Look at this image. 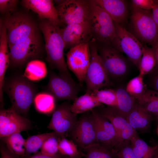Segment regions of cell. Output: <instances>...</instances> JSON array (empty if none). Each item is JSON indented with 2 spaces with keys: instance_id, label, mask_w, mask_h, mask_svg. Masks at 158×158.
<instances>
[{
  "instance_id": "48",
  "label": "cell",
  "mask_w": 158,
  "mask_h": 158,
  "mask_svg": "<svg viewBox=\"0 0 158 158\" xmlns=\"http://www.w3.org/2000/svg\"><path fill=\"white\" fill-rule=\"evenodd\" d=\"M157 132H158V129H157Z\"/></svg>"
},
{
  "instance_id": "40",
  "label": "cell",
  "mask_w": 158,
  "mask_h": 158,
  "mask_svg": "<svg viewBox=\"0 0 158 158\" xmlns=\"http://www.w3.org/2000/svg\"><path fill=\"white\" fill-rule=\"evenodd\" d=\"M147 74L150 89L158 92V64Z\"/></svg>"
},
{
  "instance_id": "36",
  "label": "cell",
  "mask_w": 158,
  "mask_h": 158,
  "mask_svg": "<svg viewBox=\"0 0 158 158\" xmlns=\"http://www.w3.org/2000/svg\"><path fill=\"white\" fill-rule=\"evenodd\" d=\"M58 151L63 155L70 157L82 155L74 142L65 138L60 139L58 145Z\"/></svg>"
},
{
  "instance_id": "6",
  "label": "cell",
  "mask_w": 158,
  "mask_h": 158,
  "mask_svg": "<svg viewBox=\"0 0 158 158\" xmlns=\"http://www.w3.org/2000/svg\"><path fill=\"white\" fill-rule=\"evenodd\" d=\"M4 21L9 47L23 39L37 35L36 25L28 15L14 13L6 15Z\"/></svg>"
},
{
  "instance_id": "13",
  "label": "cell",
  "mask_w": 158,
  "mask_h": 158,
  "mask_svg": "<svg viewBox=\"0 0 158 158\" xmlns=\"http://www.w3.org/2000/svg\"><path fill=\"white\" fill-rule=\"evenodd\" d=\"M69 135L78 147L84 150L98 143L95 124L91 113L82 115Z\"/></svg>"
},
{
  "instance_id": "47",
  "label": "cell",
  "mask_w": 158,
  "mask_h": 158,
  "mask_svg": "<svg viewBox=\"0 0 158 158\" xmlns=\"http://www.w3.org/2000/svg\"><path fill=\"white\" fill-rule=\"evenodd\" d=\"M153 158H158V152L153 157Z\"/></svg>"
},
{
  "instance_id": "19",
  "label": "cell",
  "mask_w": 158,
  "mask_h": 158,
  "mask_svg": "<svg viewBox=\"0 0 158 158\" xmlns=\"http://www.w3.org/2000/svg\"><path fill=\"white\" fill-rule=\"evenodd\" d=\"M128 122L135 130H145L151 124V114L142 105L137 102L127 116Z\"/></svg>"
},
{
  "instance_id": "3",
  "label": "cell",
  "mask_w": 158,
  "mask_h": 158,
  "mask_svg": "<svg viewBox=\"0 0 158 158\" xmlns=\"http://www.w3.org/2000/svg\"><path fill=\"white\" fill-rule=\"evenodd\" d=\"M90 13L88 21L90 28L92 41L101 45H111L116 33L114 22L102 8L90 0Z\"/></svg>"
},
{
  "instance_id": "7",
  "label": "cell",
  "mask_w": 158,
  "mask_h": 158,
  "mask_svg": "<svg viewBox=\"0 0 158 158\" xmlns=\"http://www.w3.org/2000/svg\"><path fill=\"white\" fill-rule=\"evenodd\" d=\"M89 45L90 62L85 81L86 92L88 93L109 86L112 83L102 62L96 44L92 41Z\"/></svg>"
},
{
  "instance_id": "45",
  "label": "cell",
  "mask_w": 158,
  "mask_h": 158,
  "mask_svg": "<svg viewBox=\"0 0 158 158\" xmlns=\"http://www.w3.org/2000/svg\"><path fill=\"white\" fill-rule=\"evenodd\" d=\"M154 51L155 56L157 62V65L158 64V42L154 46L152 47Z\"/></svg>"
},
{
  "instance_id": "20",
  "label": "cell",
  "mask_w": 158,
  "mask_h": 158,
  "mask_svg": "<svg viewBox=\"0 0 158 158\" xmlns=\"http://www.w3.org/2000/svg\"><path fill=\"white\" fill-rule=\"evenodd\" d=\"M7 149L18 158L26 157L25 140L20 133L12 134L1 138Z\"/></svg>"
},
{
  "instance_id": "42",
  "label": "cell",
  "mask_w": 158,
  "mask_h": 158,
  "mask_svg": "<svg viewBox=\"0 0 158 158\" xmlns=\"http://www.w3.org/2000/svg\"><path fill=\"white\" fill-rule=\"evenodd\" d=\"M65 156L59 152L55 155L50 156L43 154L40 152L25 158H64Z\"/></svg>"
},
{
  "instance_id": "22",
  "label": "cell",
  "mask_w": 158,
  "mask_h": 158,
  "mask_svg": "<svg viewBox=\"0 0 158 158\" xmlns=\"http://www.w3.org/2000/svg\"><path fill=\"white\" fill-rule=\"evenodd\" d=\"M56 100L49 92H41L35 95L33 100L35 107L38 112L49 114L53 113L56 107Z\"/></svg>"
},
{
  "instance_id": "15",
  "label": "cell",
  "mask_w": 158,
  "mask_h": 158,
  "mask_svg": "<svg viewBox=\"0 0 158 158\" xmlns=\"http://www.w3.org/2000/svg\"><path fill=\"white\" fill-rule=\"evenodd\" d=\"M47 88L56 100L74 101L77 97L79 87L74 81H71L54 72L49 74Z\"/></svg>"
},
{
  "instance_id": "38",
  "label": "cell",
  "mask_w": 158,
  "mask_h": 158,
  "mask_svg": "<svg viewBox=\"0 0 158 158\" xmlns=\"http://www.w3.org/2000/svg\"><path fill=\"white\" fill-rule=\"evenodd\" d=\"M137 135L136 130L128 122L117 134L118 141L120 143L126 140H130Z\"/></svg>"
},
{
  "instance_id": "25",
  "label": "cell",
  "mask_w": 158,
  "mask_h": 158,
  "mask_svg": "<svg viewBox=\"0 0 158 158\" xmlns=\"http://www.w3.org/2000/svg\"><path fill=\"white\" fill-rule=\"evenodd\" d=\"M130 141L136 158H153L158 152V145L150 146L138 135Z\"/></svg>"
},
{
  "instance_id": "31",
  "label": "cell",
  "mask_w": 158,
  "mask_h": 158,
  "mask_svg": "<svg viewBox=\"0 0 158 158\" xmlns=\"http://www.w3.org/2000/svg\"><path fill=\"white\" fill-rule=\"evenodd\" d=\"M91 93L101 104H104L109 107L117 106L115 90L111 89H101Z\"/></svg>"
},
{
  "instance_id": "27",
  "label": "cell",
  "mask_w": 158,
  "mask_h": 158,
  "mask_svg": "<svg viewBox=\"0 0 158 158\" xmlns=\"http://www.w3.org/2000/svg\"><path fill=\"white\" fill-rule=\"evenodd\" d=\"M157 65L153 49L145 44H144L142 55L138 69L139 74L144 76L151 72Z\"/></svg>"
},
{
  "instance_id": "23",
  "label": "cell",
  "mask_w": 158,
  "mask_h": 158,
  "mask_svg": "<svg viewBox=\"0 0 158 158\" xmlns=\"http://www.w3.org/2000/svg\"><path fill=\"white\" fill-rule=\"evenodd\" d=\"M47 73L45 63L35 59L27 63L23 76L30 81H37L44 78Z\"/></svg>"
},
{
  "instance_id": "1",
  "label": "cell",
  "mask_w": 158,
  "mask_h": 158,
  "mask_svg": "<svg viewBox=\"0 0 158 158\" xmlns=\"http://www.w3.org/2000/svg\"><path fill=\"white\" fill-rule=\"evenodd\" d=\"M40 28L44 38L47 60L51 67L57 70L61 76L74 81L65 61L64 50L65 46L60 28L46 20H42Z\"/></svg>"
},
{
  "instance_id": "18",
  "label": "cell",
  "mask_w": 158,
  "mask_h": 158,
  "mask_svg": "<svg viewBox=\"0 0 158 158\" xmlns=\"http://www.w3.org/2000/svg\"><path fill=\"white\" fill-rule=\"evenodd\" d=\"M105 11L114 23L123 25L128 15V7L123 0H93Z\"/></svg>"
},
{
  "instance_id": "39",
  "label": "cell",
  "mask_w": 158,
  "mask_h": 158,
  "mask_svg": "<svg viewBox=\"0 0 158 158\" xmlns=\"http://www.w3.org/2000/svg\"><path fill=\"white\" fill-rule=\"evenodd\" d=\"M17 0H0V11L6 15L11 14L16 10L18 4Z\"/></svg>"
},
{
  "instance_id": "46",
  "label": "cell",
  "mask_w": 158,
  "mask_h": 158,
  "mask_svg": "<svg viewBox=\"0 0 158 158\" xmlns=\"http://www.w3.org/2000/svg\"><path fill=\"white\" fill-rule=\"evenodd\" d=\"M81 156L82 155H80L74 157H70L65 156L64 158H81Z\"/></svg>"
},
{
  "instance_id": "2",
  "label": "cell",
  "mask_w": 158,
  "mask_h": 158,
  "mask_svg": "<svg viewBox=\"0 0 158 158\" xmlns=\"http://www.w3.org/2000/svg\"><path fill=\"white\" fill-rule=\"evenodd\" d=\"M32 83L23 76L15 77L4 85L3 89L11 102V107L21 115L27 114L33 102L35 89Z\"/></svg>"
},
{
  "instance_id": "4",
  "label": "cell",
  "mask_w": 158,
  "mask_h": 158,
  "mask_svg": "<svg viewBox=\"0 0 158 158\" xmlns=\"http://www.w3.org/2000/svg\"><path fill=\"white\" fill-rule=\"evenodd\" d=\"M130 17L131 33L140 41L154 46L158 42V29L152 11L132 5Z\"/></svg>"
},
{
  "instance_id": "10",
  "label": "cell",
  "mask_w": 158,
  "mask_h": 158,
  "mask_svg": "<svg viewBox=\"0 0 158 158\" xmlns=\"http://www.w3.org/2000/svg\"><path fill=\"white\" fill-rule=\"evenodd\" d=\"M37 35L23 39L9 47L10 65L21 67L26 63L35 59L41 53Z\"/></svg>"
},
{
  "instance_id": "14",
  "label": "cell",
  "mask_w": 158,
  "mask_h": 158,
  "mask_svg": "<svg viewBox=\"0 0 158 158\" xmlns=\"http://www.w3.org/2000/svg\"><path fill=\"white\" fill-rule=\"evenodd\" d=\"M31 127L30 121L11 107L0 111L1 138L12 134L28 130Z\"/></svg>"
},
{
  "instance_id": "12",
  "label": "cell",
  "mask_w": 158,
  "mask_h": 158,
  "mask_svg": "<svg viewBox=\"0 0 158 158\" xmlns=\"http://www.w3.org/2000/svg\"><path fill=\"white\" fill-rule=\"evenodd\" d=\"M68 101L56 107L52 113V117L47 128L52 130L61 138L69 134L75 126L78 119L76 115L71 111Z\"/></svg>"
},
{
  "instance_id": "21",
  "label": "cell",
  "mask_w": 158,
  "mask_h": 158,
  "mask_svg": "<svg viewBox=\"0 0 158 158\" xmlns=\"http://www.w3.org/2000/svg\"><path fill=\"white\" fill-rule=\"evenodd\" d=\"M101 105L91 93L85 92L75 99L70 105V109L73 113L77 115L91 111Z\"/></svg>"
},
{
  "instance_id": "8",
  "label": "cell",
  "mask_w": 158,
  "mask_h": 158,
  "mask_svg": "<svg viewBox=\"0 0 158 158\" xmlns=\"http://www.w3.org/2000/svg\"><path fill=\"white\" fill-rule=\"evenodd\" d=\"M98 50L104 67L110 78L121 79L128 73L129 65L128 61L111 45H101Z\"/></svg>"
},
{
  "instance_id": "5",
  "label": "cell",
  "mask_w": 158,
  "mask_h": 158,
  "mask_svg": "<svg viewBox=\"0 0 158 158\" xmlns=\"http://www.w3.org/2000/svg\"><path fill=\"white\" fill-rule=\"evenodd\" d=\"M114 24L116 33L111 46L120 52L125 54L138 69L144 45L123 25L115 23Z\"/></svg>"
},
{
  "instance_id": "16",
  "label": "cell",
  "mask_w": 158,
  "mask_h": 158,
  "mask_svg": "<svg viewBox=\"0 0 158 158\" xmlns=\"http://www.w3.org/2000/svg\"><path fill=\"white\" fill-rule=\"evenodd\" d=\"M65 49L71 48L80 44L88 42L92 37L90 24L87 20L77 24L67 25L60 28Z\"/></svg>"
},
{
  "instance_id": "49",
  "label": "cell",
  "mask_w": 158,
  "mask_h": 158,
  "mask_svg": "<svg viewBox=\"0 0 158 158\" xmlns=\"http://www.w3.org/2000/svg\"><path fill=\"white\" fill-rule=\"evenodd\" d=\"M157 118H158V116H157Z\"/></svg>"
},
{
  "instance_id": "28",
  "label": "cell",
  "mask_w": 158,
  "mask_h": 158,
  "mask_svg": "<svg viewBox=\"0 0 158 158\" xmlns=\"http://www.w3.org/2000/svg\"><path fill=\"white\" fill-rule=\"evenodd\" d=\"M136 100L151 114L158 116V92L147 89L145 92Z\"/></svg>"
},
{
  "instance_id": "30",
  "label": "cell",
  "mask_w": 158,
  "mask_h": 158,
  "mask_svg": "<svg viewBox=\"0 0 158 158\" xmlns=\"http://www.w3.org/2000/svg\"><path fill=\"white\" fill-rule=\"evenodd\" d=\"M54 132L53 131L32 135L28 138L25 143L26 157L37 152V151L41 149L44 142Z\"/></svg>"
},
{
  "instance_id": "44",
  "label": "cell",
  "mask_w": 158,
  "mask_h": 158,
  "mask_svg": "<svg viewBox=\"0 0 158 158\" xmlns=\"http://www.w3.org/2000/svg\"><path fill=\"white\" fill-rule=\"evenodd\" d=\"M0 153V158H18L10 152L4 146H1Z\"/></svg>"
},
{
  "instance_id": "11",
  "label": "cell",
  "mask_w": 158,
  "mask_h": 158,
  "mask_svg": "<svg viewBox=\"0 0 158 158\" xmlns=\"http://www.w3.org/2000/svg\"><path fill=\"white\" fill-rule=\"evenodd\" d=\"M66 56L68 68L75 75L80 83L83 84L85 82L90 62L89 42L84 43L71 48Z\"/></svg>"
},
{
  "instance_id": "32",
  "label": "cell",
  "mask_w": 158,
  "mask_h": 158,
  "mask_svg": "<svg viewBox=\"0 0 158 158\" xmlns=\"http://www.w3.org/2000/svg\"><path fill=\"white\" fill-rule=\"evenodd\" d=\"M143 77L139 74L130 80L126 85V91L135 99L143 95L147 89L144 82Z\"/></svg>"
},
{
  "instance_id": "26",
  "label": "cell",
  "mask_w": 158,
  "mask_h": 158,
  "mask_svg": "<svg viewBox=\"0 0 158 158\" xmlns=\"http://www.w3.org/2000/svg\"><path fill=\"white\" fill-rule=\"evenodd\" d=\"M98 112L112 123L117 135L128 123L127 117L121 113L116 107L108 106Z\"/></svg>"
},
{
  "instance_id": "24",
  "label": "cell",
  "mask_w": 158,
  "mask_h": 158,
  "mask_svg": "<svg viewBox=\"0 0 158 158\" xmlns=\"http://www.w3.org/2000/svg\"><path fill=\"white\" fill-rule=\"evenodd\" d=\"M115 90L117 101V105L116 107L121 113L127 117L135 105L136 100L125 88L118 87Z\"/></svg>"
},
{
  "instance_id": "41",
  "label": "cell",
  "mask_w": 158,
  "mask_h": 158,
  "mask_svg": "<svg viewBox=\"0 0 158 158\" xmlns=\"http://www.w3.org/2000/svg\"><path fill=\"white\" fill-rule=\"evenodd\" d=\"M154 0H132V5L145 10L152 9L154 3Z\"/></svg>"
},
{
  "instance_id": "29",
  "label": "cell",
  "mask_w": 158,
  "mask_h": 158,
  "mask_svg": "<svg viewBox=\"0 0 158 158\" xmlns=\"http://www.w3.org/2000/svg\"><path fill=\"white\" fill-rule=\"evenodd\" d=\"M84 158H116L113 148L101 143H97L85 150Z\"/></svg>"
},
{
  "instance_id": "43",
  "label": "cell",
  "mask_w": 158,
  "mask_h": 158,
  "mask_svg": "<svg viewBox=\"0 0 158 158\" xmlns=\"http://www.w3.org/2000/svg\"><path fill=\"white\" fill-rule=\"evenodd\" d=\"M152 16L153 20L158 29V0H154L152 9Z\"/></svg>"
},
{
  "instance_id": "17",
  "label": "cell",
  "mask_w": 158,
  "mask_h": 158,
  "mask_svg": "<svg viewBox=\"0 0 158 158\" xmlns=\"http://www.w3.org/2000/svg\"><path fill=\"white\" fill-rule=\"evenodd\" d=\"M22 2L23 6L37 14L42 20L59 27L62 24L52 0H23Z\"/></svg>"
},
{
  "instance_id": "9",
  "label": "cell",
  "mask_w": 158,
  "mask_h": 158,
  "mask_svg": "<svg viewBox=\"0 0 158 158\" xmlns=\"http://www.w3.org/2000/svg\"><path fill=\"white\" fill-rule=\"evenodd\" d=\"M55 1L56 8L62 23L67 25L81 23L88 20L90 13V0Z\"/></svg>"
},
{
  "instance_id": "33",
  "label": "cell",
  "mask_w": 158,
  "mask_h": 158,
  "mask_svg": "<svg viewBox=\"0 0 158 158\" xmlns=\"http://www.w3.org/2000/svg\"><path fill=\"white\" fill-rule=\"evenodd\" d=\"M10 64L9 53L8 47L5 45L2 46L0 47V97L1 98H3L5 75Z\"/></svg>"
},
{
  "instance_id": "34",
  "label": "cell",
  "mask_w": 158,
  "mask_h": 158,
  "mask_svg": "<svg viewBox=\"0 0 158 158\" xmlns=\"http://www.w3.org/2000/svg\"><path fill=\"white\" fill-rule=\"evenodd\" d=\"M91 116L95 122L106 132L111 135L116 140L118 145V141L116 131L112 123L106 118L101 115L97 111L93 109Z\"/></svg>"
},
{
  "instance_id": "37",
  "label": "cell",
  "mask_w": 158,
  "mask_h": 158,
  "mask_svg": "<svg viewBox=\"0 0 158 158\" xmlns=\"http://www.w3.org/2000/svg\"><path fill=\"white\" fill-rule=\"evenodd\" d=\"M113 148L116 158H136L130 140H125Z\"/></svg>"
},
{
  "instance_id": "35",
  "label": "cell",
  "mask_w": 158,
  "mask_h": 158,
  "mask_svg": "<svg viewBox=\"0 0 158 158\" xmlns=\"http://www.w3.org/2000/svg\"><path fill=\"white\" fill-rule=\"evenodd\" d=\"M61 138L54 132V133L44 142L41 149L43 154L50 156L54 155L59 153L58 145Z\"/></svg>"
}]
</instances>
